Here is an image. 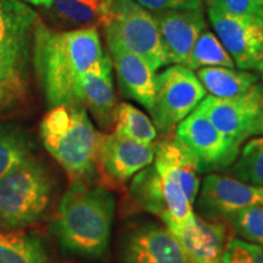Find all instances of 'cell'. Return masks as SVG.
<instances>
[{
  "label": "cell",
  "mask_w": 263,
  "mask_h": 263,
  "mask_svg": "<svg viewBox=\"0 0 263 263\" xmlns=\"http://www.w3.org/2000/svg\"><path fill=\"white\" fill-rule=\"evenodd\" d=\"M149 11L161 12L170 10H202L201 0H134Z\"/></svg>",
  "instance_id": "cell-30"
},
{
  "label": "cell",
  "mask_w": 263,
  "mask_h": 263,
  "mask_svg": "<svg viewBox=\"0 0 263 263\" xmlns=\"http://www.w3.org/2000/svg\"><path fill=\"white\" fill-rule=\"evenodd\" d=\"M54 193V180L34 155L0 179V228L26 229L41 221Z\"/></svg>",
  "instance_id": "cell-5"
},
{
  "label": "cell",
  "mask_w": 263,
  "mask_h": 263,
  "mask_svg": "<svg viewBox=\"0 0 263 263\" xmlns=\"http://www.w3.org/2000/svg\"><path fill=\"white\" fill-rule=\"evenodd\" d=\"M206 2H207V0H206Z\"/></svg>",
  "instance_id": "cell-32"
},
{
  "label": "cell",
  "mask_w": 263,
  "mask_h": 263,
  "mask_svg": "<svg viewBox=\"0 0 263 263\" xmlns=\"http://www.w3.org/2000/svg\"><path fill=\"white\" fill-rule=\"evenodd\" d=\"M209 18L239 68L263 71V20L240 17L212 5H209Z\"/></svg>",
  "instance_id": "cell-9"
},
{
  "label": "cell",
  "mask_w": 263,
  "mask_h": 263,
  "mask_svg": "<svg viewBox=\"0 0 263 263\" xmlns=\"http://www.w3.org/2000/svg\"><path fill=\"white\" fill-rule=\"evenodd\" d=\"M207 5L240 17L263 20V0H207Z\"/></svg>",
  "instance_id": "cell-29"
},
{
  "label": "cell",
  "mask_w": 263,
  "mask_h": 263,
  "mask_svg": "<svg viewBox=\"0 0 263 263\" xmlns=\"http://www.w3.org/2000/svg\"><path fill=\"white\" fill-rule=\"evenodd\" d=\"M33 143L24 128L15 123L0 124V179L32 155Z\"/></svg>",
  "instance_id": "cell-22"
},
{
  "label": "cell",
  "mask_w": 263,
  "mask_h": 263,
  "mask_svg": "<svg viewBox=\"0 0 263 263\" xmlns=\"http://www.w3.org/2000/svg\"><path fill=\"white\" fill-rule=\"evenodd\" d=\"M130 195L140 209L160 216L163 219L167 215L162 183L154 166L141 170L130 185Z\"/></svg>",
  "instance_id": "cell-23"
},
{
  "label": "cell",
  "mask_w": 263,
  "mask_h": 263,
  "mask_svg": "<svg viewBox=\"0 0 263 263\" xmlns=\"http://www.w3.org/2000/svg\"><path fill=\"white\" fill-rule=\"evenodd\" d=\"M206 97V89L193 70L174 65L156 76V97L151 111L154 124L168 132L193 112Z\"/></svg>",
  "instance_id": "cell-8"
},
{
  "label": "cell",
  "mask_w": 263,
  "mask_h": 263,
  "mask_svg": "<svg viewBox=\"0 0 263 263\" xmlns=\"http://www.w3.org/2000/svg\"><path fill=\"white\" fill-rule=\"evenodd\" d=\"M0 263H50V256L35 233L0 228Z\"/></svg>",
  "instance_id": "cell-19"
},
{
  "label": "cell",
  "mask_w": 263,
  "mask_h": 263,
  "mask_svg": "<svg viewBox=\"0 0 263 263\" xmlns=\"http://www.w3.org/2000/svg\"><path fill=\"white\" fill-rule=\"evenodd\" d=\"M228 221L241 238L263 246V205L240 210L229 217Z\"/></svg>",
  "instance_id": "cell-27"
},
{
  "label": "cell",
  "mask_w": 263,
  "mask_h": 263,
  "mask_svg": "<svg viewBox=\"0 0 263 263\" xmlns=\"http://www.w3.org/2000/svg\"><path fill=\"white\" fill-rule=\"evenodd\" d=\"M122 263H190L167 227L143 226L127 235Z\"/></svg>",
  "instance_id": "cell-13"
},
{
  "label": "cell",
  "mask_w": 263,
  "mask_h": 263,
  "mask_svg": "<svg viewBox=\"0 0 263 263\" xmlns=\"http://www.w3.org/2000/svg\"><path fill=\"white\" fill-rule=\"evenodd\" d=\"M108 5L110 0H51L47 9L61 24L80 29L103 26Z\"/></svg>",
  "instance_id": "cell-21"
},
{
  "label": "cell",
  "mask_w": 263,
  "mask_h": 263,
  "mask_svg": "<svg viewBox=\"0 0 263 263\" xmlns=\"http://www.w3.org/2000/svg\"><path fill=\"white\" fill-rule=\"evenodd\" d=\"M164 51L171 64L184 65L199 35L205 31L202 10L154 12Z\"/></svg>",
  "instance_id": "cell-14"
},
{
  "label": "cell",
  "mask_w": 263,
  "mask_h": 263,
  "mask_svg": "<svg viewBox=\"0 0 263 263\" xmlns=\"http://www.w3.org/2000/svg\"><path fill=\"white\" fill-rule=\"evenodd\" d=\"M26 2L32 3V4H34V5H43V6H45V8H48V6L50 5L51 0H26Z\"/></svg>",
  "instance_id": "cell-31"
},
{
  "label": "cell",
  "mask_w": 263,
  "mask_h": 263,
  "mask_svg": "<svg viewBox=\"0 0 263 263\" xmlns=\"http://www.w3.org/2000/svg\"><path fill=\"white\" fill-rule=\"evenodd\" d=\"M41 138L48 153L73 182L87 183L93 178L101 134L82 105L52 107L41 123Z\"/></svg>",
  "instance_id": "cell-3"
},
{
  "label": "cell",
  "mask_w": 263,
  "mask_h": 263,
  "mask_svg": "<svg viewBox=\"0 0 263 263\" xmlns=\"http://www.w3.org/2000/svg\"><path fill=\"white\" fill-rule=\"evenodd\" d=\"M115 213V197L101 186L73 182L59 206L51 232L65 254L100 259L107 252Z\"/></svg>",
  "instance_id": "cell-2"
},
{
  "label": "cell",
  "mask_w": 263,
  "mask_h": 263,
  "mask_svg": "<svg viewBox=\"0 0 263 263\" xmlns=\"http://www.w3.org/2000/svg\"><path fill=\"white\" fill-rule=\"evenodd\" d=\"M182 246L190 263H222L226 228L222 223L196 217L186 224L168 228Z\"/></svg>",
  "instance_id": "cell-15"
},
{
  "label": "cell",
  "mask_w": 263,
  "mask_h": 263,
  "mask_svg": "<svg viewBox=\"0 0 263 263\" xmlns=\"http://www.w3.org/2000/svg\"><path fill=\"white\" fill-rule=\"evenodd\" d=\"M122 94L151 112L156 97L155 71L140 57L122 49H108Z\"/></svg>",
  "instance_id": "cell-17"
},
{
  "label": "cell",
  "mask_w": 263,
  "mask_h": 263,
  "mask_svg": "<svg viewBox=\"0 0 263 263\" xmlns=\"http://www.w3.org/2000/svg\"><path fill=\"white\" fill-rule=\"evenodd\" d=\"M197 205L209 218L228 219L246 207L263 205V186L222 174H209L202 180Z\"/></svg>",
  "instance_id": "cell-11"
},
{
  "label": "cell",
  "mask_w": 263,
  "mask_h": 263,
  "mask_svg": "<svg viewBox=\"0 0 263 263\" xmlns=\"http://www.w3.org/2000/svg\"><path fill=\"white\" fill-rule=\"evenodd\" d=\"M232 173L246 184L263 186V136L252 138L236 157Z\"/></svg>",
  "instance_id": "cell-26"
},
{
  "label": "cell",
  "mask_w": 263,
  "mask_h": 263,
  "mask_svg": "<svg viewBox=\"0 0 263 263\" xmlns=\"http://www.w3.org/2000/svg\"><path fill=\"white\" fill-rule=\"evenodd\" d=\"M114 126L115 133L141 144H153L157 136L155 124L150 118L128 103L117 105Z\"/></svg>",
  "instance_id": "cell-24"
},
{
  "label": "cell",
  "mask_w": 263,
  "mask_h": 263,
  "mask_svg": "<svg viewBox=\"0 0 263 263\" xmlns=\"http://www.w3.org/2000/svg\"><path fill=\"white\" fill-rule=\"evenodd\" d=\"M34 10L20 0H0V112L18 105L28 88Z\"/></svg>",
  "instance_id": "cell-4"
},
{
  "label": "cell",
  "mask_w": 263,
  "mask_h": 263,
  "mask_svg": "<svg viewBox=\"0 0 263 263\" xmlns=\"http://www.w3.org/2000/svg\"><path fill=\"white\" fill-rule=\"evenodd\" d=\"M197 78L212 97L229 99L242 95L258 84L257 76L248 71L229 67H203L197 71Z\"/></svg>",
  "instance_id": "cell-20"
},
{
  "label": "cell",
  "mask_w": 263,
  "mask_h": 263,
  "mask_svg": "<svg viewBox=\"0 0 263 263\" xmlns=\"http://www.w3.org/2000/svg\"><path fill=\"white\" fill-rule=\"evenodd\" d=\"M103 27L108 49L140 57L154 71L171 64L153 14L134 0H110Z\"/></svg>",
  "instance_id": "cell-6"
},
{
  "label": "cell",
  "mask_w": 263,
  "mask_h": 263,
  "mask_svg": "<svg viewBox=\"0 0 263 263\" xmlns=\"http://www.w3.org/2000/svg\"><path fill=\"white\" fill-rule=\"evenodd\" d=\"M97 27L55 32L35 22L32 60L49 106L81 105V81L104 58Z\"/></svg>",
  "instance_id": "cell-1"
},
{
  "label": "cell",
  "mask_w": 263,
  "mask_h": 263,
  "mask_svg": "<svg viewBox=\"0 0 263 263\" xmlns=\"http://www.w3.org/2000/svg\"><path fill=\"white\" fill-rule=\"evenodd\" d=\"M183 66L194 71L201 67H218V66L233 68L235 64L223 47L221 41L211 31L205 29L196 39Z\"/></svg>",
  "instance_id": "cell-25"
},
{
  "label": "cell",
  "mask_w": 263,
  "mask_h": 263,
  "mask_svg": "<svg viewBox=\"0 0 263 263\" xmlns=\"http://www.w3.org/2000/svg\"><path fill=\"white\" fill-rule=\"evenodd\" d=\"M176 137L195 156L200 173L227 168L240 153V145L217 130L197 108L178 124Z\"/></svg>",
  "instance_id": "cell-10"
},
{
  "label": "cell",
  "mask_w": 263,
  "mask_h": 263,
  "mask_svg": "<svg viewBox=\"0 0 263 263\" xmlns=\"http://www.w3.org/2000/svg\"><path fill=\"white\" fill-rule=\"evenodd\" d=\"M154 168L157 173L172 177L182 186L190 203L194 205L200 188L199 163L177 137L166 138L156 144Z\"/></svg>",
  "instance_id": "cell-18"
},
{
  "label": "cell",
  "mask_w": 263,
  "mask_h": 263,
  "mask_svg": "<svg viewBox=\"0 0 263 263\" xmlns=\"http://www.w3.org/2000/svg\"><path fill=\"white\" fill-rule=\"evenodd\" d=\"M81 105L90 111L104 129L112 127L116 116V95L112 81V62L108 55L83 76L81 81Z\"/></svg>",
  "instance_id": "cell-16"
},
{
  "label": "cell",
  "mask_w": 263,
  "mask_h": 263,
  "mask_svg": "<svg viewBox=\"0 0 263 263\" xmlns=\"http://www.w3.org/2000/svg\"><path fill=\"white\" fill-rule=\"evenodd\" d=\"M156 144H141L121 134H101L99 164L116 183H124L155 159Z\"/></svg>",
  "instance_id": "cell-12"
},
{
  "label": "cell",
  "mask_w": 263,
  "mask_h": 263,
  "mask_svg": "<svg viewBox=\"0 0 263 263\" xmlns=\"http://www.w3.org/2000/svg\"><path fill=\"white\" fill-rule=\"evenodd\" d=\"M222 263H263V246L238 238L229 239Z\"/></svg>",
  "instance_id": "cell-28"
},
{
  "label": "cell",
  "mask_w": 263,
  "mask_h": 263,
  "mask_svg": "<svg viewBox=\"0 0 263 263\" xmlns=\"http://www.w3.org/2000/svg\"><path fill=\"white\" fill-rule=\"evenodd\" d=\"M196 108L217 130L240 146L250 138L263 136V89L259 84L235 98L205 97Z\"/></svg>",
  "instance_id": "cell-7"
}]
</instances>
